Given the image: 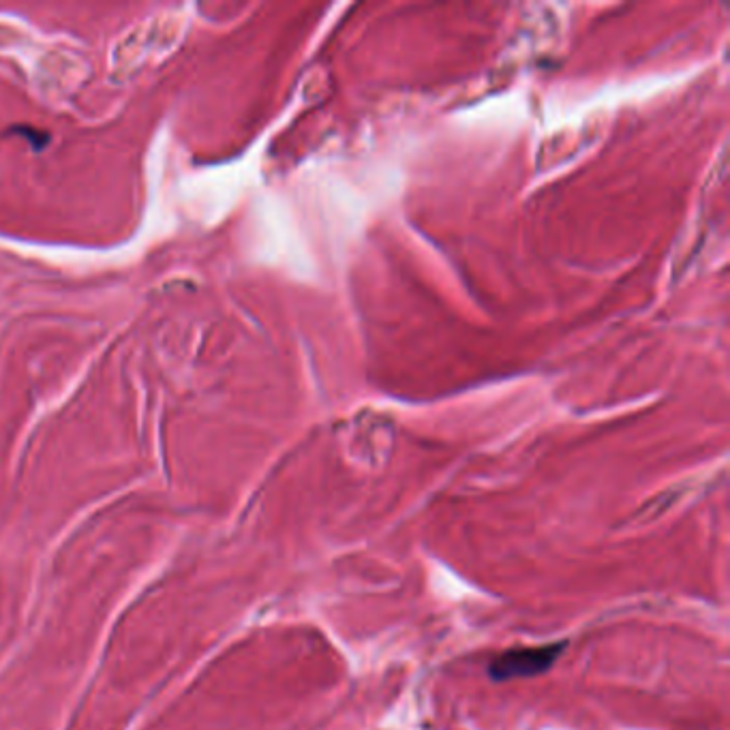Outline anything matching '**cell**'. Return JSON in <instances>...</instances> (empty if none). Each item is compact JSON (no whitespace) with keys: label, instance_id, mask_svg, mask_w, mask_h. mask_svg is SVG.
Returning a JSON list of instances; mask_svg holds the SVG:
<instances>
[{"label":"cell","instance_id":"obj_1","mask_svg":"<svg viewBox=\"0 0 730 730\" xmlns=\"http://www.w3.org/2000/svg\"><path fill=\"white\" fill-rule=\"evenodd\" d=\"M568 643H552V645L542 647H517L499 653L488 664V677L493 681H512V679H529L538 675L549 673L555 667L557 659L566 651Z\"/></svg>","mask_w":730,"mask_h":730}]
</instances>
